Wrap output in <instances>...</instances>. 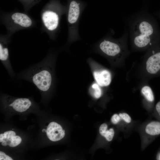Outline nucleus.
Returning a JSON list of instances; mask_svg holds the SVG:
<instances>
[{"label": "nucleus", "instance_id": "10", "mask_svg": "<svg viewBox=\"0 0 160 160\" xmlns=\"http://www.w3.org/2000/svg\"><path fill=\"white\" fill-rule=\"evenodd\" d=\"M8 106L12 107L15 111L23 112L28 109L32 105L30 100L26 98H20L12 99Z\"/></svg>", "mask_w": 160, "mask_h": 160}, {"label": "nucleus", "instance_id": "2", "mask_svg": "<svg viewBox=\"0 0 160 160\" xmlns=\"http://www.w3.org/2000/svg\"><path fill=\"white\" fill-rule=\"evenodd\" d=\"M55 60L49 54L39 62L29 67L15 76L17 79L29 81L43 94L54 88Z\"/></svg>", "mask_w": 160, "mask_h": 160}, {"label": "nucleus", "instance_id": "23", "mask_svg": "<svg viewBox=\"0 0 160 160\" xmlns=\"http://www.w3.org/2000/svg\"><path fill=\"white\" fill-rule=\"evenodd\" d=\"M8 143L6 141L4 140V141L1 142V145L3 146H6L8 145Z\"/></svg>", "mask_w": 160, "mask_h": 160}, {"label": "nucleus", "instance_id": "5", "mask_svg": "<svg viewBox=\"0 0 160 160\" xmlns=\"http://www.w3.org/2000/svg\"><path fill=\"white\" fill-rule=\"evenodd\" d=\"M80 9L78 3L75 1L70 3L68 14V21L70 30V37H78L77 25L80 14Z\"/></svg>", "mask_w": 160, "mask_h": 160}, {"label": "nucleus", "instance_id": "1", "mask_svg": "<svg viewBox=\"0 0 160 160\" xmlns=\"http://www.w3.org/2000/svg\"><path fill=\"white\" fill-rule=\"evenodd\" d=\"M125 23L134 50H147L160 43V29L156 20L150 13L144 11L135 13Z\"/></svg>", "mask_w": 160, "mask_h": 160}, {"label": "nucleus", "instance_id": "27", "mask_svg": "<svg viewBox=\"0 0 160 160\" xmlns=\"http://www.w3.org/2000/svg\"><path fill=\"white\" fill-rule=\"evenodd\" d=\"M19 0L22 1H24V0Z\"/></svg>", "mask_w": 160, "mask_h": 160}, {"label": "nucleus", "instance_id": "17", "mask_svg": "<svg viewBox=\"0 0 160 160\" xmlns=\"http://www.w3.org/2000/svg\"><path fill=\"white\" fill-rule=\"evenodd\" d=\"M21 138L20 137L16 135L12 138L8 145L11 147H15L21 143Z\"/></svg>", "mask_w": 160, "mask_h": 160}, {"label": "nucleus", "instance_id": "26", "mask_svg": "<svg viewBox=\"0 0 160 160\" xmlns=\"http://www.w3.org/2000/svg\"><path fill=\"white\" fill-rule=\"evenodd\" d=\"M157 159H158L160 160V153L157 156Z\"/></svg>", "mask_w": 160, "mask_h": 160}, {"label": "nucleus", "instance_id": "8", "mask_svg": "<svg viewBox=\"0 0 160 160\" xmlns=\"http://www.w3.org/2000/svg\"><path fill=\"white\" fill-rule=\"evenodd\" d=\"M46 134L48 138L55 142L62 139L65 136V131L61 126L55 122L50 123L47 129Z\"/></svg>", "mask_w": 160, "mask_h": 160}, {"label": "nucleus", "instance_id": "15", "mask_svg": "<svg viewBox=\"0 0 160 160\" xmlns=\"http://www.w3.org/2000/svg\"><path fill=\"white\" fill-rule=\"evenodd\" d=\"M92 95L96 98H99L101 96L102 91L100 86L97 83H94L92 85Z\"/></svg>", "mask_w": 160, "mask_h": 160}, {"label": "nucleus", "instance_id": "21", "mask_svg": "<svg viewBox=\"0 0 160 160\" xmlns=\"http://www.w3.org/2000/svg\"><path fill=\"white\" fill-rule=\"evenodd\" d=\"M155 109L157 114L160 118V101L156 104L155 106Z\"/></svg>", "mask_w": 160, "mask_h": 160}, {"label": "nucleus", "instance_id": "6", "mask_svg": "<svg viewBox=\"0 0 160 160\" xmlns=\"http://www.w3.org/2000/svg\"><path fill=\"white\" fill-rule=\"evenodd\" d=\"M59 18L58 14L52 10L45 11L42 15V20L44 26L50 31H54L57 28Z\"/></svg>", "mask_w": 160, "mask_h": 160}, {"label": "nucleus", "instance_id": "4", "mask_svg": "<svg viewBox=\"0 0 160 160\" xmlns=\"http://www.w3.org/2000/svg\"><path fill=\"white\" fill-rule=\"evenodd\" d=\"M145 56L144 69L150 76L160 73V43L152 46L147 50Z\"/></svg>", "mask_w": 160, "mask_h": 160}, {"label": "nucleus", "instance_id": "7", "mask_svg": "<svg viewBox=\"0 0 160 160\" xmlns=\"http://www.w3.org/2000/svg\"><path fill=\"white\" fill-rule=\"evenodd\" d=\"M0 60L11 78H15V74L9 59L7 43L1 41L0 43Z\"/></svg>", "mask_w": 160, "mask_h": 160}, {"label": "nucleus", "instance_id": "22", "mask_svg": "<svg viewBox=\"0 0 160 160\" xmlns=\"http://www.w3.org/2000/svg\"><path fill=\"white\" fill-rule=\"evenodd\" d=\"M4 140V133L1 134H0V142L1 143Z\"/></svg>", "mask_w": 160, "mask_h": 160}, {"label": "nucleus", "instance_id": "9", "mask_svg": "<svg viewBox=\"0 0 160 160\" xmlns=\"http://www.w3.org/2000/svg\"><path fill=\"white\" fill-rule=\"evenodd\" d=\"M94 79L100 87L109 86L111 81L110 72L106 69L95 71L93 73Z\"/></svg>", "mask_w": 160, "mask_h": 160}, {"label": "nucleus", "instance_id": "18", "mask_svg": "<svg viewBox=\"0 0 160 160\" xmlns=\"http://www.w3.org/2000/svg\"><path fill=\"white\" fill-rule=\"evenodd\" d=\"M119 115L121 119L123 120L125 122L128 123L131 122V118L127 113H120Z\"/></svg>", "mask_w": 160, "mask_h": 160}, {"label": "nucleus", "instance_id": "24", "mask_svg": "<svg viewBox=\"0 0 160 160\" xmlns=\"http://www.w3.org/2000/svg\"><path fill=\"white\" fill-rule=\"evenodd\" d=\"M155 15L160 19V11L155 13Z\"/></svg>", "mask_w": 160, "mask_h": 160}, {"label": "nucleus", "instance_id": "25", "mask_svg": "<svg viewBox=\"0 0 160 160\" xmlns=\"http://www.w3.org/2000/svg\"><path fill=\"white\" fill-rule=\"evenodd\" d=\"M42 132H47V130L46 129H43L42 130Z\"/></svg>", "mask_w": 160, "mask_h": 160}, {"label": "nucleus", "instance_id": "13", "mask_svg": "<svg viewBox=\"0 0 160 160\" xmlns=\"http://www.w3.org/2000/svg\"><path fill=\"white\" fill-rule=\"evenodd\" d=\"M108 126L105 123H103L100 126L99 132L101 135L104 137L108 141H111L113 139L114 132L113 128L107 130Z\"/></svg>", "mask_w": 160, "mask_h": 160}, {"label": "nucleus", "instance_id": "20", "mask_svg": "<svg viewBox=\"0 0 160 160\" xmlns=\"http://www.w3.org/2000/svg\"><path fill=\"white\" fill-rule=\"evenodd\" d=\"M0 160H12L13 159L9 156L7 155L4 152L0 151Z\"/></svg>", "mask_w": 160, "mask_h": 160}, {"label": "nucleus", "instance_id": "16", "mask_svg": "<svg viewBox=\"0 0 160 160\" xmlns=\"http://www.w3.org/2000/svg\"><path fill=\"white\" fill-rule=\"evenodd\" d=\"M15 136V132L13 131L10 130L4 133V140H6L9 144L12 138Z\"/></svg>", "mask_w": 160, "mask_h": 160}, {"label": "nucleus", "instance_id": "14", "mask_svg": "<svg viewBox=\"0 0 160 160\" xmlns=\"http://www.w3.org/2000/svg\"><path fill=\"white\" fill-rule=\"evenodd\" d=\"M141 92L147 101L151 103L154 101V93L150 87L148 85L143 86L141 89Z\"/></svg>", "mask_w": 160, "mask_h": 160}, {"label": "nucleus", "instance_id": "19", "mask_svg": "<svg viewBox=\"0 0 160 160\" xmlns=\"http://www.w3.org/2000/svg\"><path fill=\"white\" fill-rule=\"evenodd\" d=\"M121 119V117L119 115L115 114L112 116L111 120L112 123L114 124H116L118 123Z\"/></svg>", "mask_w": 160, "mask_h": 160}, {"label": "nucleus", "instance_id": "12", "mask_svg": "<svg viewBox=\"0 0 160 160\" xmlns=\"http://www.w3.org/2000/svg\"><path fill=\"white\" fill-rule=\"evenodd\" d=\"M145 131L146 133L152 136L160 135V121H153L148 123L146 126Z\"/></svg>", "mask_w": 160, "mask_h": 160}, {"label": "nucleus", "instance_id": "11", "mask_svg": "<svg viewBox=\"0 0 160 160\" xmlns=\"http://www.w3.org/2000/svg\"><path fill=\"white\" fill-rule=\"evenodd\" d=\"M11 18L14 23L22 27H29L32 23L31 18L26 14L22 13L15 12L12 15Z\"/></svg>", "mask_w": 160, "mask_h": 160}, {"label": "nucleus", "instance_id": "3", "mask_svg": "<svg viewBox=\"0 0 160 160\" xmlns=\"http://www.w3.org/2000/svg\"><path fill=\"white\" fill-rule=\"evenodd\" d=\"M123 34L119 38L107 36L100 42L101 52L108 58L116 61L123 60L129 54L127 45L129 33L126 25Z\"/></svg>", "mask_w": 160, "mask_h": 160}]
</instances>
